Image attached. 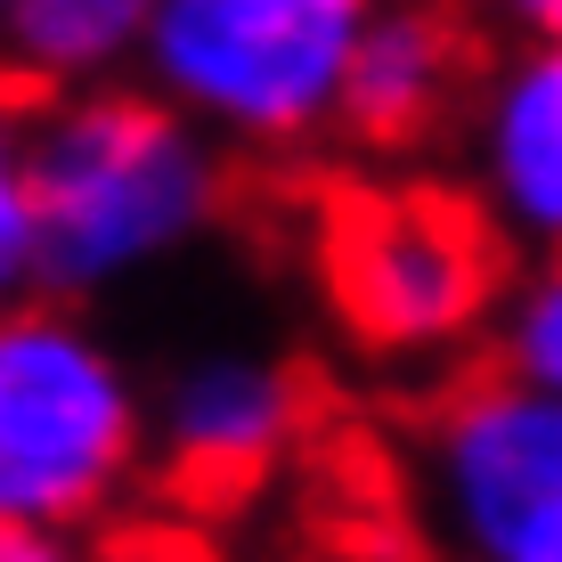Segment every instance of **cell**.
I'll return each mask as SVG.
<instances>
[{
  "label": "cell",
  "instance_id": "2",
  "mask_svg": "<svg viewBox=\"0 0 562 562\" xmlns=\"http://www.w3.org/2000/svg\"><path fill=\"white\" fill-rule=\"evenodd\" d=\"M514 245L473 188L440 180H359L318 212V294L342 342L375 367H440L473 351Z\"/></svg>",
  "mask_w": 562,
  "mask_h": 562
},
{
  "label": "cell",
  "instance_id": "10",
  "mask_svg": "<svg viewBox=\"0 0 562 562\" xmlns=\"http://www.w3.org/2000/svg\"><path fill=\"white\" fill-rule=\"evenodd\" d=\"M481 342H490L497 375L530 383V392H554L562 383V278H554V261L514 269L490 326H481Z\"/></svg>",
  "mask_w": 562,
  "mask_h": 562
},
{
  "label": "cell",
  "instance_id": "11",
  "mask_svg": "<svg viewBox=\"0 0 562 562\" xmlns=\"http://www.w3.org/2000/svg\"><path fill=\"white\" fill-rule=\"evenodd\" d=\"M25 131L33 99L0 74V310L42 294V261H33V180H25Z\"/></svg>",
  "mask_w": 562,
  "mask_h": 562
},
{
  "label": "cell",
  "instance_id": "5",
  "mask_svg": "<svg viewBox=\"0 0 562 562\" xmlns=\"http://www.w3.org/2000/svg\"><path fill=\"white\" fill-rule=\"evenodd\" d=\"M432 506L473 562H562V400L514 375H473L424 440Z\"/></svg>",
  "mask_w": 562,
  "mask_h": 562
},
{
  "label": "cell",
  "instance_id": "8",
  "mask_svg": "<svg viewBox=\"0 0 562 562\" xmlns=\"http://www.w3.org/2000/svg\"><path fill=\"white\" fill-rule=\"evenodd\" d=\"M464 155L473 204L506 228L514 254H547L562 237V49L514 42L464 90Z\"/></svg>",
  "mask_w": 562,
  "mask_h": 562
},
{
  "label": "cell",
  "instance_id": "9",
  "mask_svg": "<svg viewBox=\"0 0 562 562\" xmlns=\"http://www.w3.org/2000/svg\"><path fill=\"white\" fill-rule=\"evenodd\" d=\"M155 0H0V74L25 99L123 82Z\"/></svg>",
  "mask_w": 562,
  "mask_h": 562
},
{
  "label": "cell",
  "instance_id": "13",
  "mask_svg": "<svg viewBox=\"0 0 562 562\" xmlns=\"http://www.w3.org/2000/svg\"><path fill=\"white\" fill-rule=\"evenodd\" d=\"M481 25H497L506 42H554L562 33V0H473Z\"/></svg>",
  "mask_w": 562,
  "mask_h": 562
},
{
  "label": "cell",
  "instance_id": "1",
  "mask_svg": "<svg viewBox=\"0 0 562 562\" xmlns=\"http://www.w3.org/2000/svg\"><path fill=\"white\" fill-rule=\"evenodd\" d=\"M42 294L90 302L196 254L228 212V147H212L139 74L33 99L25 131Z\"/></svg>",
  "mask_w": 562,
  "mask_h": 562
},
{
  "label": "cell",
  "instance_id": "3",
  "mask_svg": "<svg viewBox=\"0 0 562 562\" xmlns=\"http://www.w3.org/2000/svg\"><path fill=\"white\" fill-rule=\"evenodd\" d=\"M147 464V392L82 302L0 310V521L90 530Z\"/></svg>",
  "mask_w": 562,
  "mask_h": 562
},
{
  "label": "cell",
  "instance_id": "6",
  "mask_svg": "<svg viewBox=\"0 0 562 562\" xmlns=\"http://www.w3.org/2000/svg\"><path fill=\"white\" fill-rule=\"evenodd\" d=\"M310 424V383L285 359L221 342L171 367L164 400L147 408V457L164 464L188 514H237L269 490Z\"/></svg>",
  "mask_w": 562,
  "mask_h": 562
},
{
  "label": "cell",
  "instance_id": "12",
  "mask_svg": "<svg viewBox=\"0 0 562 562\" xmlns=\"http://www.w3.org/2000/svg\"><path fill=\"white\" fill-rule=\"evenodd\" d=\"M0 562H106L82 530H49V521H0Z\"/></svg>",
  "mask_w": 562,
  "mask_h": 562
},
{
  "label": "cell",
  "instance_id": "7",
  "mask_svg": "<svg viewBox=\"0 0 562 562\" xmlns=\"http://www.w3.org/2000/svg\"><path fill=\"white\" fill-rule=\"evenodd\" d=\"M473 74L481 42L457 0H375L335 90V139L367 164H408L457 131Z\"/></svg>",
  "mask_w": 562,
  "mask_h": 562
},
{
  "label": "cell",
  "instance_id": "4",
  "mask_svg": "<svg viewBox=\"0 0 562 562\" xmlns=\"http://www.w3.org/2000/svg\"><path fill=\"white\" fill-rule=\"evenodd\" d=\"M375 0H155L139 82L228 155H310L335 139V90Z\"/></svg>",
  "mask_w": 562,
  "mask_h": 562
}]
</instances>
